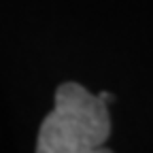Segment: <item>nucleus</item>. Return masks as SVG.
Here are the masks:
<instances>
[{"label": "nucleus", "mask_w": 153, "mask_h": 153, "mask_svg": "<svg viewBox=\"0 0 153 153\" xmlns=\"http://www.w3.org/2000/svg\"><path fill=\"white\" fill-rule=\"evenodd\" d=\"M113 96L89 94L79 83H62L55 89L53 111L38 130V153H98L111 134L108 102Z\"/></svg>", "instance_id": "f257e3e1"}]
</instances>
